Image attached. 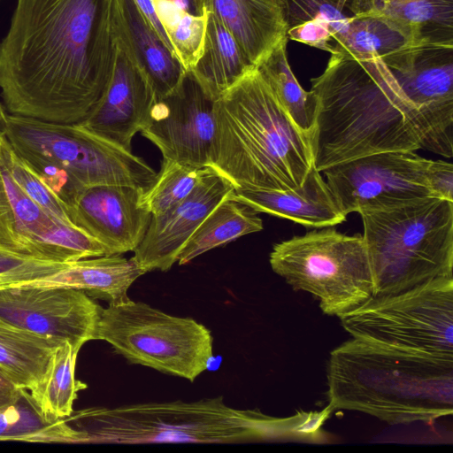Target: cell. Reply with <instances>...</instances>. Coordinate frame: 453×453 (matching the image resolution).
Returning <instances> with one entry per match:
<instances>
[{"label":"cell","instance_id":"obj_5","mask_svg":"<svg viewBox=\"0 0 453 453\" xmlns=\"http://www.w3.org/2000/svg\"><path fill=\"white\" fill-rule=\"evenodd\" d=\"M77 443H242L304 439L303 412L275 418L259 410H240L223 396L186 402H151L113 408L92 407L65 418Z\"/></svg>","mask_w":453,"mask_h":453},{"label":"cell","instance_id":"obj_33","mask_svg":"<svg viewBox=\"0 0 453 453\" xmlns=\"http://www.w3.org/2000/svg\"><path fill=\"white\" fill-rule=\"evenodd\" d=\"M211 170L163 158L159 173L143 192L142 203L152 216L159 215L188 196Z\"/></svg>","mask_w":453,"mask_h":453},{"label":"cell","instance_id":"obj_24","mask_svg":"<svg viewBox=\"0 0 453 453\" xmlns=\"http://www.w3.org/2000/svg\"><path fill=\"white\" fill-rule=\"evenodd\" d=\"M254 68L234 37L209 12L203 50L189 72L203 93L216 101Z\"/></svg>","mask_w":453,"mask_h":453},{"label":"cell","instance_id":"obj_2","mask_svg":"<svg viewBox=\"0 0 453 453\" xmlns=\"http://www.w3.org/2000/svg\"><path fill=\"white\" fill-rule=\"evenodd\" d=\"M330 55L324 72L311 81L317 101L311 134L316 169L421 149L419 114L382 60Z\"/></svg>","mask_w":453,"mask_h":453},{"label":"cell","instance_id":"obj_26","mask_svg":"<svg viewBox=\"0 0 453 453\" xmlns=\"http://www.w3.org/2000/svg\"><path fill=\"white\" fill-rule=\"evenodd\" d=\"M63 342L28 334L0 319V370L18 388L31 390L42 379L53 353Z\"/></svg>","mask_w":453,"mask_h":453},{"label":"cell","instance_id":"obj_28","mask_svg":"<svg viewBox=\"0 0 453 453\" xmlns=\"http://www.w3.org/2000/svg\"><path fill=\"white\" fill-rule=\"evenodd\" d=\"M79 351L70 342H63L53 353L42 379L28 390L32 402L48 421L70 417L78 392L88 387L75 379Z\"/></svg>","mask_w":453,"mask_h":453},{"label":"cell","instance_id":"obj_18","mask_svg":"<svg viewBox=\"0 0 453 453\" xmlns=\"http://www.w3.org/2000/svg\"><path fill=\"white\" fill-rule=\"evenodd\" d=\"M9 151L10 143L0 128V246L53 261L52 241L65 221L46 213L19 187L12 174Z\"/></svg>","mask_w":453,"mask_h":453},{"label":"cell","instance_id":"obj_9","mask_svg":"<svg viewBox=\"0 0 453 453\" xmlns=\"http://www.w3.org/2000/svg\"><path fill=\"white\" fill-rule=\"evenodd\" d=\"M95 340L105 341L131 364L191 382L214 358L205 326L131 299L101 307Z\"/></svg>","mask_w":453,"mask_h":453},{"label":"cell","instance_id":"obj_14","mask_svg":"<svg viewBox=\"0 0 453 453\" xmlns=\"http://www.w3.org/2000/svg\"><path fill=\"white\" fill-rule=\"evenodd\" d=\"M163 158L209 166L215 132L214 101L189 73L177 91L157 99L140 131Z\"/></svg>","mask_w":453,"mask_h":453},{"label":"cell","instance_id":"obj_20","mask_svg":"<svg viewBox=\"0 0 453 453\" xmlns=\"http://www.w3.org/2000/svg\"><path fill=\"white\" fill-rule=\"evenodd\" d=\"M203 3L231 33L255 67L287 38L285 0H203Z\"/></svg>","mask_w":453,"mask_h":453},{"label":"cell","instance_id":"obj_4","mask_svg":"<svg viewBox=\"0 0 453 453\" xmlns=\"http://www.w3.org/2000/svg\"><path fill=\"white\" fill-rule=\"evenodd\" d=\"M333 410L389 425L432 424L453 412V359L406 353L352 338L330 353Z\"/></svg>","mask_w":453,"mask_h":453},{"label":"cell","instance_id":"obj_38","mask_svg":"<svg viewBox=\"0 0 453 453\" xmlns=\"http://www.w3.org/2000/svg\"><path fill=\"white\" fill-rule=\"evenodd\" d=\"M23 388H18L12 380L0 370V409L14 403Z\"/></svg>","mask_w":453,"mask_h":453},{"label":"cell","instance_id":"obj_40","mask_svg":"<svg viewBox=\"0 0 453 453\" xmlns=\"http://www.w3.org/2000/svg\"><path fill=\"white\" fill-rule=\"evenodd\" d=\"M1 1V0H0Z\"/></svg>","mask_w":453,"mask_h":453},{"label":"cell","instance_id":"obj_29","mask_svg":"<svg viewBox=\"0 0 453 453\" xmlns=\"http://www.w3.org/2000/svg\"><path fill=\"white\" fill-rule=\"evenodd\" d=\"M288 38L276 45L256 66L273 96L294 124L303 132H312L317 101L305 91L294 75L287 57Z\"/></svg>","mask_w":453,"mask_h":453},{"label":"cell","instance_id":"obj_22","mask_svg":"<svg viewBox=\"0 0 453 453\" xmlns=\"http://www.w3.org/2000/svg\"><path fill=\"white\" fill-rule=\"evenodd\" d=\"M115 22L142 66L157 99L179 89L188 72L133 0H114Z\"/></svg>","mask_w":453,"mask_h":453},{"label":"cell","instance_id":"obj_10","mask_svg":"<svg viewBox=\"0 0 453 453\" xmlns=\"http://www.w3.org/2000/svg\"><path fill=\"white\" fill-rule=\"evenodd\" d=\"M354 339L385 348L453 359V278L375 296L338 317Z\"/></svg>","mask_w":453,"mask_h":453},{"label":"cell","instance_id":"obj_7","mask_svg":"<svg viewBox=\"0 0 453 453\" xmlns=\"http://www.w3.org/2000/svg\"><path fill=\"white\" fill-rule=\"evenodd\" d=\"M0 128L14 151L29 165L62 171L82 188L119 184L146 190L157 175L142 157L81 124L6 113Z\"/></svg>","mask_w":453,"mask_h":453},{"label":"cell","instance_id":"obj_37","mask_svg":"<svg viewBox=\"0 0 453 453\" xmlns=\"http://www.w3.org/2000/svg\"><path fill=\"white\" fill-rule=\"evenodd\" d=\"M134 4L136 5L141 13L144 16V18L149 21L150 26L156 31L157 35L161 38V40L165 42V44L168 47V49L173 53L172 45L169 42V39L160 24L152 0H133ZM174 55V53H173ZM175 56V55H174Z\"/></svg>","mask_w":453,"mask_h":453},{"label":"cell","instance_id":"obj_17","mask_svg":"<svg viewBox=\"0 0 453 453\" xmlns=\"http://www.w3.org/2000/svg\"><path fill=\"white\" fill-rule=\"evenodd\" d=\"M234 189L228 180L212 169L184 200L159 215H151L133 259L145 273L170 270L196 228Z\"/></svg>","mask_w":453,"mask_h":453},{"label":"cell","instance_id":"obj_16","mask_svg":"<svg viewBox=\"0 0 453 453\" xmlns=\"http://www.w3.org/2000/svg\"><path fill=\"white\" fill-rule=\"evenodd\" d=\"M144 191L119 184L87 187L70 207L71 220L101 242L110 255L134 251L151 219L142 203Z\"/></svg>","mask_w":453,"mask_h":453},{"label":"cell","instance_id":"obj_35","mask_svg":"<svg viewBox=\"0 0 453 453\" xmlns=\"http://www.w3.org/2000/svg\"><path fill=\"white\" fill-rule=\"evenodd\" d=\"M67 264L19 254L0 246V285L43 278L58 272Z\"/></svg>","mask_w":453,"mask_h":453},{"label":"cell","instance_id":"obj_1","mask_svg":"<svg viewBox=\"0 0 453 453\" xmlns=\"http://www.w3.org/2000/svg\"><path fill=\"white\" fill-rule=\"evenodd\" d=\"M114 0H17L0 41L6 113L79 124L114 65Z\"/></svg>","mask_w":453,"mask_h":453},{"label":"cell","instance_id":"obj_27","mask_svg":"<svg viewBox=\"0 0 453 453\" xmlns=\"http://www.w3.org/2000/svg\"><path fill=\"white\" fill-rule=\"evenodd\" d=\"M257 213L232 199L229 195L211 211L188 240L178 256V264H188L216 247L261 231L263 221Z\"/></svg>","mask_w":453,"mask_h":453},{"label":"cell","instance_id":"obj_23","mask_svg":"<svg viewBox=\"0 0 453 453\" xmlns=\"http://www.w3.org/2000/svg\"><path fill=\"white\" fill-rule=\"evenodd\" d=\"M356 16H384L412 33L417 42L453 44V0H342Z\"/></svg>","mask_w":453,"mask_h":453},{"label":"cell","instance_id":"obj_3","mask_svg":"<svg viewBox=\"0 0 453 453\" xmlns=\"http://www.w3.org/2000/svg\"><path fill=\"white\" fill-rule=\"evenodd\" d=\"M209 166L237 188L285 190L313 165L310 134L279 104L255 67L214 101Z\"/></svg>","mask_w":453,"mask_h":453},{"label":"cell","instance_id":"obj_34","mask_svg":"<svg viewBox=\"0 0 453 453\" xmlns=\"http://www.w3.org/2000/svg\"><path fill=\"white\" fill-rule=\"evenodd\" d=\"M9 160L12 174L31 200L49 215L73 223L68 206L46 186L28 163L14 151L11 144Z\"/></svg>","mask_w":453,"mask_h":453},{"label":"cell","instance_id":"obj_19","mask_svg":"<svg viewBox=\"0 0 453 453\" xmlns=\"http://www.w3.org/2000/svg\"><path fill=\"white\" fill-rule=\"evenodd\" d=\"M230 197L257 212L288 219L308 227H329L346 215L320 172L312 165L300 186L285 189H234Z\"/></svg>","mask_w":453,"mask_h":453},{"label":"cell","instance_id":"obj_36","mask_svg":"<svg viewBox=\"0 0 453 453\" xmlns=\"http://www.w3.org/2000/svg\"><path fill=\"white\" fill-rule=\"evenodd\" d=\"M426 178L434 196L453 202V165L443 160H429Z\"/></svg>","mask_w":453,"mask_h":453},{"label":"cell","instance_id":"obj_32","mask_svg":"<svg viewBox=\"0 0 453 453\" xmlns=\"http://www.w3.org/2000/svg\"><path fill=\"white\" fill-rule=\"evenodd\" d=\"M152 1L176 58L189 73L203 50L209 11L192 14L171 0Z\"/></svg>","mask_w":453,"mask_h":453},{"label":"cell","instance_id":"obj_12","mask_svg":"<svg viewBox=\"0 0 453 453\" xmlns=\"http://www.w3.org/2000/svg\"><path fill=\"white\" fill-rule=\"evenodd\" d=\"M428 163L414 151H387L349 160L323 173L347 216L434 196L426 178Z\"/></svg>","mask_w":453,"mask_h":453},{"label":"cell","instance_id":"obj_8","mask_svg":"<svg viewBox=\"0 0 453 453\" xmlns=\"http://www.w3.org/2000/svg\"><path fill=\"white\" fill-rule=\"evenodd\" d=\"M273 271L295 290L316 297L322 312L340 317L375 296L364 238L333 226L294 236L273 245Z\"/></svg>","mask_w":453,"mask_h":453},{"label":"cell","instance_id":"obj_31","mask_svg":"<svg viewBox=\"0 0 453 453\" xmlns=\"http://www.w3.org/2000/svg\"><path fill=\"white\" fill-rule=\"evenodd\" d=\"M76 432L66 419L48 421L23 389L12 403L0 409V441L75 443Z\"/></svg>","mask_w":453,"mask_h":453},{"label":"cell","instance_id":"obj_15","mask_svg":"<svg viewBox=\"0 0 453 453\" xmlns=\"http://www.w3.org/2000/svg\"><path fill=\"white\" fill-rule=\"evenodd\" d=\"M114 42V65L108 86L88 117L79 124L131 151L133 137L144 127L157 96L115 18Z\"/></svg>","mask_w":453,"mask_h":453},{"label":"cell","instance_id":"obj_39","mask_svg":"<svg viewBox=\"0 0 453 453\" xmlns=\"http://www.w3.org/2000/svg\"><path fill=\"white\" fill-rule=\"evenodd\" d=\"M192 14H201L206 8L203 0H171Z\"/></svg>","mask_w":453,"mask_h":453},{"label":"cell","instance_id":"obj_6","mask_svg":"<svg viewBox=\"0 0 453 453\" xmlns=\"http://www.w3.org/2000/svg\"><path fill=\"white\" fill-rule=\"evenodd\" d=\"M358 213L375 296L400 293L438 278H453L452 201L428 196Z\"/></svg>","mask_w":453,"mask_h":453},{"label":"cell","instance_id":"obj_25","mask_svg":"<svg viewBox=\"0 0 453 453\" xmlns=\"http://www.w3.org/2000/svg\"><path fill=\"white\" fill-rule=\"evenodd\" d=\"M285 15L288 39L330 54L355 16L342 0H285Z\"/></svg>","mask_w":453,"mask_h":453},{"label":"cell","instance_id":"obj_30","mask_svg":"<svg viewBox=\"0 0 453 453\" xmlns=\"http://www.w3.org/2000/svg\"><path fill=\"white\" fill-rule=\"evenodd\" d=\"M333 44L334 53L381 58L412 43H418L411 31L379 14L354 16L346 31Z\"/></svg>","mask_w":453,"mask_h":453},{"label":"cell","instance_id":"obj_13","mask_svg":"<svg viewBox=\"0 0 453 453\" xmlns=\"http://www.w3.org/2000/svg\"><path fill=\"white\" fill-rule=\"evenodd\" d=\"M101 306L82 290L0 285V319L28 334L81 349L95 340Z\"/></svg>","mask_w":453,"mask_h":453},{"label":"cell","instance_id":"obj_11","mask_svg":"<svg viewBox=\"0 0 453 453\" xmlns=\"http://www.w3.org/2000/svg\"><path fill=\"white\" fill-rule=\"evenodd\" d=\"M417 109L420 147L453 153V44L412 43L380 58Z\"/></svg>","mask_w":453,"mask_h":453},{"label":"cell","instance_id":"obj_21","mask_svg":"<svg viewBox=\"0 0 453 453\" xmlns=\"http://www.w3.org/2000/svg\"><path fill=\"white\" fill-rule=\"evenodd\" d=\"M144 273L133 257L114 254L69 262L51 275L17 284L75 288L108 304H118L130 299L128 288Z\"/></svg>","mask_w":453,"mask_h":453}]
</instances>
